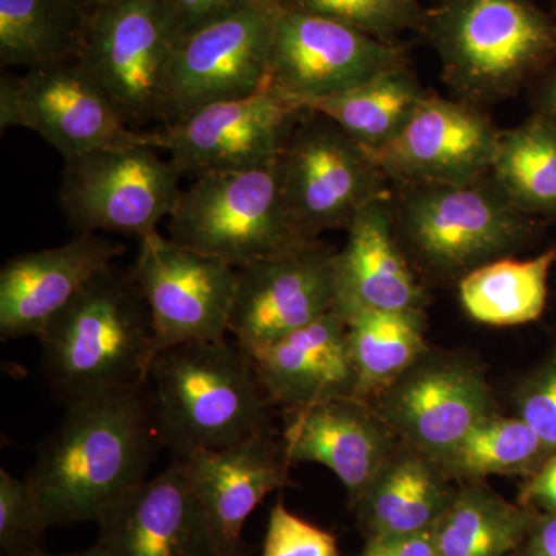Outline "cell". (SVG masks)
<instances>
[{
	"instance_id": "1",
	"label": "cell",
	"mask_w": 556,
	"mask_h": 556,
	"mask_svg": "<svg viewBox=\"0 0 556 556\" xmlns=\"http://www.w3.org/2000/svg\"><path fill=\"white\" fill-rule=\"evenodd\" d=\"M142 396L113 394L65 407L25 478L49 529L97 522L110 504L146 481L155 419Z\"/></svg>"
},
{
	"instance_id": "2",
	"label": "cell",
	"mask_w": 556,
	"mask_h": 556,
	"mask_svg": "<svg viewBox=\"0 0 556 556\" xmlns=\"http://www.w3.org/2000/svg\"><path fill=\"white\" fill-rule=\"evenodd\" d=\"M51 391L64 407L142 393L160 354L148 303L115 266L87 285L39 334Z\"/></svg>"
},
{
	"instance_id": "3",
	"label": "cell",
	"mask_w": 556,
	"mask_h": 556,
	"mask_svg": "<svg viewBox=\"0 0 556 556\" xmlns=\"http://www.w3.org/2000/svg\"><path fill=\"white\" fill-rule=\"evenodd\" d=\"M153 419L177 457L269 434L273 402L236 340L185 343L153 362Z\"/></svg>"
},
{
	"instance_id": "4",
	"label": "cell",
	"mask_w": 556,
	"mask_h": 556,
	"mask_svg": "<svg viewBox=\"0 0 556 556\" xmlns=\"http://www.w3.org/2000/svg\"><path fill=\"white\" fill-rule=\"evenodd\" d=\"M456 100L486 109L556 61V17L533 0H439L422 25Z\"/></svg>"
},
{
	"instance_id": "5",
	"label": "cell",
	"mask_w": 556,
	"mask_h": 556,
	"mask_svg": "<svg viewBox=\"0 0 556 556\" xmlns=\"http://www.w3.org/2000/svg\"><path fill=\"white\" fill-rule=\"evenodd\" d=\"M397 188V239L413 268L431 280L459 281L517 254L540 232L538 218L515 207L490 174L464 185Z\"/></svg>"
},
{
	"instance_id": "6",
	"label": "cell",
	"mask_w": 556,
	"mask_h": 556,
	"mask_svg": "<svg viewBox=\"0 0 556 556\" xmlns=\"http://www.w3.org/2000/svg\"><path fill=\"white\" fill-rule=\"evenodd\" d=\"M170 240L239 269L302 243L281 190L280 159L255 169L201 175L179 193Z\"/></svg>"
},
{
	"instance_id": "7",
	"label": "cell",
	"mask_w": 556,
	"mask_h": 556,
	"mask_svg": "<svg viewBox=\"0 0 556 556\" xmlns=\"http://www.w3.org/2000/svg\"><path fill=\"white\" fill-rule=\"evenodd\" d=\"M281 190L295 229L317 239L353 225L358 212L391 195L371 153L334 121L305 110L280 155Z\"/></svg>"
},
{
	"instance_id": "8",
	"label": "cell",
	"mask_w": 556,
	"mask_h": 556,
	"mask_svg": "<svg viewBox=\"0 0 556 556\" xmlns=\"http://www.w3.org/2000/svg\"><path fill=\"white\" fill-rule=\"evenodd\" d=\"M283 7L285 0H263L179 38L161 94V126L262 90Z\"/></svg>"
},
{
	"instance_id": "9",
	"label": "cell",
	"mask_w": 556,
	"mask_h": 556,
	"mask_svg": "<svg viewBox=\"0 0 556 556\" xmlns=\"http://www.w3.org/2000/svg\"><path fill=\"white\" fill-rule=\"evenodd\" d=\"M178 36L163 0H112L89 11L76 61L134 130L160 123Z\"/></svg>"
},
{
	"instance_id": "10",
	"label": "cell",
	"mask_w": 556,
	"mask_h": 556,
	"mask_svg": "<svg viewBox=\"0 0 556 556\" xmlns=\"http://www.w3.org/2000/svg\"><path fill=\"white\" fill-rule=\"evenodd\" d=\"M149 144L97 150L65 161L61 206L79 233L98 230L138 237L170 217L182 174Z\"/></svg>"
},
{
	"instance_id": "11",
	"label": "cell",
	"mask_w": 556,
	"mask_h": 556,
	"mask_svg": "<svg viewBox=\"0 0 556 556\" xmlns=\"http://www.w3.org/2000/svg\"><path fill=\"white\" fill-rule=\"evenodd\" d=\"M9 127L36 131L65 161L97 150L152 146L149 131L127 126L76 60L28 68L22 76L2 75L0 129Z\"/></svg>"
},
{
	"instance_id": "12",
	"label": "cell",
	"mask_w": 556,
	"mask_h": 556,
	"mask_svg": "<svg viewBox=\"0 0 556 556\" xmlns=\"http://www.w3.org/2000/svg\"><path fill=\"white\" fill-rule=\"evenodd\" d=\"M405 61L401 47L342 22L295 9L285 0L266 86L303 110L311 102L354 89Z\"/></svg>"
},
{
	"instance_id": "13",
	"label": "cell",
	"mask_w": 556,
	"mask_h": 556,
	"mask_svg": "<svg viewBox=\"0 0 556 556\" xmlns=\"http://www.w3.org/2000/svg\"><path fill=\"white\" fill-rule=\"evenodd\" d=\"M338 252L305 240L237 269L229 334L249 353L334 311Z\"/></svg>"
},
{
	"instance_id": "14",
	"label": "cell",
	"mask_w": 556,
	"mask_h": 556,
	"mask_svg": "<svg viewBox=\"0 0 556 556\" xmlns=\"http://www.w3.org/2000/svg\"><path fill=\"white\" fill-rule=\"evenodd\" d=\"M131 277L148 303L160 353L229 334L237 269L228 263L179 247L156 230L139 240Z\"/></svg>"
},
{
	"instance_id": "15",
	"label": "cell",
	"mask_w": 556,
	"mask_h": 556,
	"mask_svg": "<svg viewBox=\"0 0 556 556\" xmlns=\"http://www.w3.org/2000/svg\"><path fill=\"white\" fill-rule=\"evenodd\" d=\"M372 405L399 441L434 460L496 413L492 387L478 362L431 348Z\"/></svg>"
},
{
	"instance_id": "16",
	"label": "cell",
	"mask_w": 556,
	"mask_h": 556,
	"mask_svg": "<svg viewBox=\"0 0 556 556\" xmlns=\"http://www.w3.org/2000/svg\"><path fill=\"white\" fill-rule=\"evenodd\" d=\"M303 112L265 86L149 131L150 144L169 152L178 170L193 178L255 169L280 159Z\"/></svg>"
},
{
	"instance_id": "17",
	"label": "cell",
	"mask_w": 556,
	"mask_h": 556,
	"mask_svg": "<svg viewBox=\"0 0 556 556\" xmlns=\"http://www.w3.org/2000/svg\"><path fill=\"white\" fill-rule=\"evenodd\" d=\"M501 130L485 109L430 93L372 160L397 186L464 185L485 177Z\"/></svg>"
},
{
	"instance_id": "18",
	"label": "cell",
	"mask_w": 556,
	"mask_h": 556,
	"mask_svg": "<svg viewBox=\"0 0 556 556\" xmlns=\"http://www.w3.org/2000/svg\"><path fill=\"white\" fill-rule=\"evenodd\" d=\"M97 525V546L112 556L219 555L178 459L110 504Z\"/></svg>"
},
{
	"instance_id": "19",
	"label": "cell",
	"mask_w": 556,
	"mask_h": 556,
	"mask_svg": "<svg viewBox=\"0 0 556 556\" xmlns=\"http://www.w3.org/2000/svg\"><path fill=\"white\" fill-rule=\"evenodd\" d=\"M124 252V244L94 233H78L61 247L9 260L0 270L2 339L39 338L47 325Z\"/></svg>"
},
{
	"instance_id": "20",
	"label": "cell",
	"mask_w": 556,
	"mask_h": 556,
	"mask_svg": "<svg viewBox=\"0 0 556 556\" xmlns=\"http://www.w3.org/2000/svg\"><path fill=\"white\" fill-rule=\"evenodd\" d=\"M397 444L375 405L357 397L291 409L281 441L289 466L311 463L331 470L345 486L350 507Z\"/></svg>"
},
{
	"instance_id": "21",
	"label": "cell",
	"mask_w": 556,
	"mask_h": 556,
	"mask_svg": "<svg viewBox=\"0 0 556 556\" xmlns=\"http://www.w3.org/2000/svg\"><path fill=\"white\" fill-rule=\"evenodd\" d=\"M219 554L243 552V527L269 493L288 484L289 466L270 434L232 447L199 450L178 457Z\"/></svg>"
},
{
	"instance_id": "22",
	"label": "cell",
	"mask_w": 556,
	"mask_h": 556,
	"mask_svg": "<svg viewBox=\"0 0 556 556\" xmlns=\"http://www.w3.org/2000/svg\"><path fill=\"white\" fill-rule=\"evenodd\" d=\"M393 193L358 212L338 252L334 311L343 320L362 311H424L427 294L401 247Z\"/></svg>"
},
{
	"instance_id": "23",
	"label": "cell",
	"mask_w": 556,
	"mask_h": 556,
	"mask_svg": "<svg viewBox=\"0 0 556 556\" xmlns=\"http://www.w3.org/2000/svg\"><path fill=\"white\" fill-rule=\"evenodd\" d=\"M260 383L274 405L298 409L357 397L348 325L336 311L273 345L252 351Z\"/></svg>"
},
{
	"instance_id": "24",
	"label": "cell",
	"mask_w": 556,
	"mask_h": 556,
	"mask_svg": "<svg viewBox=\"0 0 556 556\" xmlns=\"http://www.w3.org/2000/svg\"><path fill=\"white\" fill-rule=\"evenodd\" d=\"M456 490L438 460L399 441L351 508L364 540L413 535L438 526Z\"/></svg>"
},
{
	"instance_id": "25",
	"label": "cell",
	"mask_w": 556,
	"mask_h": 556,
	"mask_svg": "<svg viewBox=\"0 0 556 556\" xmlns=\"http://www.w3.org/2000/svg\"><path fill=\"white\" fill-rule=\"evenodd\" d=\"M430 91L424 89L408 61L372 76L342 93L311 102L303 110L320 113L368 152L397 137Z\"/></svg>"
},
{
	"instance_id": "26",
	"label": "cell",
	"mask_w": 556,
	"mask_h": 556,
	"mask_svg": "<svg viewBox=\"0 0 556 556\" xmlns=\"http://www.w3.org/2000/svg\"><path fill=\"white\" fill-rule=\"evenodd\" d=\"M535 518L485 481L457 484L452 506L434 529L438 556H519Z\"/></svg>"
},
{
	"instance_id": "27",
	"label": "cell",
	"mask_w": 556,
	"mask_h": 556,
	"mask_svg": "<svg viewBox=\"0 0 556 556\" xmlns=\"http://www.w3.org/2000/svg\"><path fill=\"white\" fill-rule=\"evenodd\" d=\"M424 311H362L346 321L357 399L369 404L430 350Z\"/></svg>"
},
{
	"instance_id": "28",
	"label": "cell",
	"mask_w": 556,
	"mask_h": 556,
	"mask_svg": "<svg viewBox=\"0 0 556 556\" xmlns=\"http://www.w3.org/2000/svg\"><path fill=\"white\" fill-rule=\"evenodd\" d=\"M556 248L533 258L504 257L485 263L457 281L467 316L489 327H518L543 314Z\"/></svg>"
},
{
	"instance_id": "29",
	"label": "cell",
	"mask_w": 556,
	"mask_h": 556,
	"mask_svg": "<svg viewBox=\"0 0 556 556\" xmlns=\"http://www.w3.org/2000/svg\"><path fill=\"white\" fill-rule=\"evenodd\" d=\"M87 20L76 0H0V64L28 70L76 60Z\"/></svg>"
},
{
	"instance_id": "30",
	"label": "cell",
	"mask_w": 556,
	"mask_h": 556,
	"mask_svg": "<svg viewBox=\"0 0 556 556\" xmlns=\"http://www.w3.org/2000/svg\"><path fill=\"white\" fill-rule=\"evenodd\" d=\"M490 175L522 214L555 217V127L532 113L519 126L501 130Z\"/></svg>"
},
{
	"instance_id": "31",
	"label": "cell",
	"mask_w": 556,
	"mask_h": 556,
	"mask_svg": "<svg viewBox=\"0 0 556 556\" xmlns=\"http://www.w3.org/2000/svg\"><path fill=\"white\" fill-rule=\"evenodd\" d=\"M548 453L540 437L521 417L493 413L438 460L456 484L514 477L540 467Z\"/></svg>"
},
{
	"instance_id": "32",
	"label": "cell",
	"mask_w": 556,
	"mask_h": 556,
	"mask_svg": "<svg viewBox=\"0 0 556 556\" xmlns=\"http://www.w3.org/2000/svg\"><path fill=\"white\" fill-rule=\"evenodd\" d=\"M289 5L350 25L390 42L393 36L422 25L420 0H287Z\"/></svg>"
},
{
	"instance_id": "33",
	"label": "cell",
	"mask_w": 556,
	"mask_h": 556,
	"mask_svg": "<svg viewBox=\"0 0 556 556\" xmlns=\"http://www.w3.org/2000/svg\"><path fill=\"white\" fill-rule=\"evenodd\" d=\"M49 529L25 479L0 470V556H38Z\"/></svg>"
},
{
	"instance_id": "34",
	"label": "cell",
	"mask_w": 556,
	"mask_h": 556,
	"mask_svg": "<svg viewBox=\"0 0 556 556\" xmlns=\"http://www.w3.org/2000/svg\"><path fill=\"white\" fill-rule=\"evenodd\" d=\"M262 556H339V547L331 532L292 514L278 500L269 511Z\"/></svg>"
},
{
	"instance_id": "35",
	"label": "cell",
	"mask_w": 556,
	"mask_h": 556,
	"mask_svg": "<svg viewBox=\"0 0 556 556\" xmlns=\"http://www.w3.org/2000/svg\"><path fill=\"white\" fill-rule=\"evenodd\" d=\"M515 415L532 427L548 455L556 450V357L527 378L515 396Z\"/></svg>"
},
{
	"instance_id": "36",
	"label": "cell",
	"mask_w": 556,
	"mask_h": 556,
	"mask_svg": "<svg viewBox=\"0 0 556 556\" xmlns=\"http://www.w3.org/2000/svg\"><path fill=\"white\" fill-rule=\"evenodd\" d=\"M263 0H163L178 39Z\"/></svg>"
},
{
	"instance_id": "37",
	"label": "cell",
	"mask_w": 556,
	"mask_h": 556,
	"mask_svg": "<svg viewBox=\"0 0 556 556\" xmlns=\"http://www.w3.org/2000/svg\"><path fill=\"white\" fill-rule=\"evenodd\" d=\"M434 529L413 535L365 540L361 556H438Z\"/></svg>"
},
{
	"instance_id": "38",
	"label": "cell",
	"mask_w": 556,
	"mask_h": 556,
	"mask_svg": "<svg viewBox=\"0 0 556 556\" xmlns=\"http://www.w3.org/2000/svg\"><path fill=\"white\" fill-rule=\"evenodd\" d=\"M521 503L530 510L543 508L547 514L556 515V450L541 463L522 489Z\"/></svg>"
},
{
	"instance_id": "39",
	"label": "cell",
	"mask_w": 556,
	"mask_h": 556,
	"mask_svg": "<svg viewBox=\"0 0 556 556\" xmlns=\"http://www.w3.org/2000/svg\"><path fill=\"white\" fill-rule=\"evenodd\" d=\"M530 86H532V113L546 119L556 129V61Z\"/></svg>"
},
{
	"instance_id": "40",
	"label": "cell",
	"mask_w": 556,
	"mask_h": 556,
	"mask_svg": "<svg viewBox=\"0 0 556 556\" xmlns=\"http://www.w3.org/2000/svg\"><path fill=\"white\" fill-rule=\"evenodd\" d=\"M519 556H556V515L535 518Z\"/></svg>"
},
{
	"instance_id": "41",
	"label": "cell",
	"mask_w": 556,
	"mask_h": 556,
	"mask_svg": "<svg viewBox=\"0 0 556 556\" xmlns=\"http://www.w3.org/2000/svg\"><path fill=\"white\" fill-rule=\"evenodd\" d=\"M38 556H112L109 554V552H105L104 548H101L100 546H97L94 544L93 547L87 548V551L83 552H75V554H64V555H51L47 554V552H42V554Z\"/></svg>"
},
{
	"instance_id": "42",
	"label": "cell",
	"mask_w": 556,
	"mask_h": 556,
	"mask_svg": "<svg viewBox=\"0 0 556 556\" xmlns=\"http://www.w3.org/2000/svg\"><path fill=\"white\" fill-rule=\"evenodd\" d=\"M76 2L87 11H91L98 9V7L104 5V3L112 2V0H76Z\"/></svg>"
},
{
	"instance_id": "43",
	"label": "cell",
	"mask_w": 556,
	"mask_h": 556,
	"mask_svg": "<svg viewBox=\"0 0 556 556\" xmlns=\"http://www.w3.org/2000/svg\"><path fill=\"white\" fill-rule=\"evenodd\" d=\"M217 556H248V555L244 554V551H243V552H237V554H219Z\"/></svg>"
},
{
	"instance_id": "44",
	"label": "cell",
	"mask_w": 556,
	"mask_h": 556,
	"mask_svg": "<svg viewBox=\"0 0 556 556\" xmlns=\"http://www.w3.org/2000/svg\"><path fill=\"white\" fill-rule=\"evenodd\" d=\"M548 2L552 3V7H554L555 11H556V0H548Z\"/></svg>"
}]
</instances>
